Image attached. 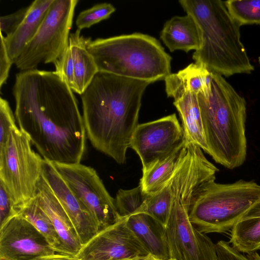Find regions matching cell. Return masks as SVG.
<instances>
[{"label":"cell","mask_w":260,"mask_h":260,"mask_svg":"<svg viewBox=\"0 0 260 260\" xmlns=\"http://www.w3.org/2000/svg\"><path fill=\"white\" fill-rule=\"evenodd\" d=\"M14 115L19 129L45 160L80 163L85 126L73 90L55 72L33 69L16 75Z\"/></svg>","instance_id":"1"},{"label":"cell","mask_w":260,"mask_h":260,"mask_svg":"<svg viewBox=\"0 0 260 260\" xmlns=\"http://www.w3.org/2000/svg\"><path fill=\"white\" fill-rule=\"evenodd\" d=\"M150 83L99 72L81 94L87 138L119 164L138 124L142 95Z\"/></svg>","instance_id":"2"},{"label":"cell","mask_w":260,"mask_h":260,"mask_svg":"<svg viewBox=\"0 0 260 260\" xmlns=\"http://www.w3.org/2000/svg\"><path fill=\"white\" fill-rule=\"evenodd\" d=\"M208 153L229 169L245 160L246 103L223 76L211 73L210 87L198 94Z\"/></svg>","instance_id":"3"},{"label":"cell","mask_w":260,"mask_h":260,"mask_svg":"<svg viewBox=\"0 0 260 260\" xmlns=\"http://www.w3.org/2000/svg\"><path fill=\"white\" fill-rule=\"evenodd\" d=\"M199 30L200 45L194 51V62L210 73L229 77L250 74L254 67L240 39L241 25L231 15L225 1L180 0Z\"/></svg>","instance_id":"4"},{"label":"cell","mask_w":260,"mask_h":260,"mask_svg":"<svg viewBox=\"0 0 260 260\" xmlns=\"http://www.w3.org/2000/svg\"><path fill=\"white\" fill-rule=\"evenodd\" d=\"M86 45L100 72L150 83L171 74V56L149 35L135 32L94 40L87 38Z\"/></svg>","instance_id":"5"},{"label":"cell","mask_w":260,"mask_h":260,"mask_svg":"<svg viewBox=\"0 0 260 260\" xmlns=\"http://www.w3.org/2000/svg\"><path fill=\"white\" fill-rule=\"evenodd\" d=\"M208 181L198 166L182 162L171 180L172 202L165 228L170 258L218 260L215 244L190 221L188 212L198 189Z\"/></svg>","instance_id":"6"},{"label":"cell","mask_w":260,"mask_h":260,"mask_svg":"<svg viewBox=\"0 0 260 260\" xmlns=\"http://www.w3.org/2000/svg\"><path fill=\"white\" fill-rule=\"evenodd\" d=\"M259 199L260 185L253 181L220 184L211 180L196 193L188 217L202 233H224Z\"/></svg>","instance_id":"7"},{"label":"cell","mask_w":260,"mask_h":260,"mask_svg":"<svg viewBox=\"0 0 260 260\" xmlns=\"http://www.w3.org/2000/svg\"><path fill=\"white\" fill-rule=\"evenodd\" d=\"M31 145L27 135L17 127L0 149V182L11 196L15 208L36 196L42 175L43 158Z\"/></svg>","instance_id":"8"},{"label":"cell","mask_w":260,"mask_h":260,"mask_svg":"<svg viewBox=\"0 0 260 260\" xmlns=\"http://www.w3.org/2000/svg\"><path fill=\"white\" fill-rule=\"evenodd\" d=\"M77 0H53L36 34L14 62L21 71L54 63L69 45Z\"/></svg>","instance_id":"9"},{"label":"cell","mask_w":260,"mask_h":260,"mask_svg":"<svg viewBox=\"0 0 260 260\" xmlns=\"http://www.w3.org/2000/svg\"><path fill=\"white\" fill-rule=\"evenodd\" d=\"M52 164L74 194L91 213L100 231L121 217L117 212L115 199L93 168L80 163Z\"/></svg>","instance_id":"10"},{"label":"cell","mask_w":260,"mask_h":260,"mask_svg":"<svg viewBox=\"0 0 260 260\" xmlns=\"http://www.w3.org/2000/svg\"><path fill=\"white\" fill-rule=\"evenodd\" d=\"M185 144L182 127L174 113L139 124L133 134L130 147L139 156L144 172Z\"/></svg>","instance_id":"11"},{"label":"cell","mask_w":260,"mask_h":260,"mask_svg":"<svg viewBox=\"0 0 260 260\" xmlns=\"http://www.w3.org/2000/svg\"><path fill=\"white\" fill-rule=\"evenodd\" d=\"M128 217L100 230L83 245L79 260H124L145 258L150 254L127 224Z\"/></svg>","instance_id":"12"},{"label":"cell","mask_w":260,"mask_h":260,"mask_svg":"<svg viewBox=\"0 0 260 260\" xmlns=\"http://www.w3.org/2000/svg\"><path fill=\"white\" fill-rule=\"evenodd\" d=\"M55 253L45 237L21 215L11 216L1 224L0 258L30 260Z\"/></svg>","instance_id":"13"},{"label":"cell","mask_w":260,"mask_h":260,"mask_svg":"<svg viewBox=\"0 0 260 260\" xmlns=\"http://www.w3.org/2000/svg\"><path fill=\"white\" fill-rule=\"evenodd\" d=\"M42 174L68 214L83 246L100 231L94 217L72 192L52 162L44 158Z\"/></svg>","instance_id":"14"},{"label":"cell","mask_w":260,"mask_h":260,"mask_svg":"<svg viewBox=\"0 0 260 260\" xmlns=\"http://www.w3.org/2000/svg\"><path fill=\"white\" fill-rule=\"evenodd\" d=\"M36 196L58 236L61 253L77 256L82 244L68 214L42 174L37 184Z\"/></svg>","instance_id":"15"},{"label":"cell","mask_w":260,"mask_h":260,"mask_svg":"<svg viewBox=\"0 0 260 260\" xmlns=\"http://www.w3.org/2000/svg\"><path fill=\"white\" fill-rule=\"evenodd\" d=\"M127 224L149 254L158 260L170 258L165 229L151 216L137 213L128 217Z\"/></svg>","instance_id":"16"},{"label":"cell","mask_w":260,"mask_h":260,"mask_svg":"<svg viewBox=\"0 0 260 260\" xmlns=\"http://www.w3.org/2000/svg\"><path fill=\"white\" fill-rule=\"evenodd\" d=\"M53 0H35L29 6L25 18L10 36L4 37L8 55L14 63L24 47L38 31Z\"/></svg>","instance_id":"17"},{"label":"cell","mask_w":260,"mask_h":260,"mask_svg":"<svg viewBox=\"0 0 260 260\" xmlns=\"http://www.w3.org/2000/svg\"><path fill=\"white\" fill-rule=\"evenodd\" d=\"M211 73L203 66L191 63L164 80L168 96L177 100L186 93L198 94L210 87Z\"/></svg>","instance_id":"18"},{"label":"cell","mask_w":260,"mask_h":260,"mask_svg":"<svg viewBox=\"0 0 260 260\" xmlns=\"http://www.w3.org/2000/svg\"><path fill=\"white\" fill-rule=\"evenodd\" d=\"M160 38L171 52L181 50L187 52L197 50L200 45L198 27L189 15L175 16L166 21Z\"/></svg>","instance_id":"19"},{"label":"cell","mask_w":260,"mask_h":260,"mask_svg":"<svg viewBox=\"0 0 260 260\" xmlns=\"http://www.w3.org/2000/svg\"><path fill=\"white\" fill-rule=\"evenodd\" d=\"M173 104L181 120L185 144L197 145L207 153L198 95L186 93L174 100Z\"/></svg>","instance_id":"20"},{"label":"cell","mask_w":260,"mask_h":260,"mask_svg":"<svg viewBox=\"0 0 260 260\" xmlns=\"http://www.w3.org/2000/svg\"><path fill=\"white\" fill-rule=\"evenodd\" d=\"M87 38L80 34L77 29L71 33L69 42L73 52L74 61V92L81 94L99 72L96 62L87 49Z\"/></svg>","instance_id":"21"},{"label":"cell","mask_w":260,"mask_h":260,"mask_svg":"<svg viewBox=\"0 0 260 260\" xmlns=\"http://www.w3.org/2000/svg\"><path fill=\"white\" fill-rule=\"evenodd\" d=\"M186 149V145L185 144L143 172L139 185L143 193L152 195L162 189L169 183Z\"/></svg>","instance_id":"22"},{"label":"cell","mask_w":260,"mask_h":260,"mask_svg":"<svg viewBox=\"0 0 260 260\" xmlns=\"http://www.w3.org/2000/svg\"><path fill=\"white\" fill-rule=\"evenodd\" d=\"M15 209L45 237L57 253H61L58 236L49 216L39 205L36 195Z\"/></svg>","instance_id":"23"},{"label":"cell","mask_w":260,"mask_h":260,"mask_svg":"<svg viewBox=\"0 0 260 260\" xmlns=\"http://www.w3.org/2000/svg\"><path fill=\"white\" fill-rule=\"evenodd\" d=\"M229 243L240 252L260 250V217L239 220L232 228Z\"/></svg>","instance_id":"24"},{"label":"cell","mask_w":260,"mask_h":260,"mask_svg":"<svg viewBox=\"0 0 260 260\" xmlns=\"http://www.w3.org/2000/svg\"><path fill=\"white\" fill-rule=\"evenodd\" d=\"M170 182L171 180L157 192L152 195H147L143 205L134 214H147L165 228L171 206L172 191Z\"/></svg>","instance_id":"25"},{"label":"cell","mask_w":260,"mask_h":260,"mask_svg":"<svg viewBox=\"0 0 260 260\" xmlns=\"http://www.w3.org/2000/svg\"><path fill=\"white\" fill-rule=\"evenodd\" d=\"M231 15L241 25H260V0L225 1Z\"/></svg>","instance_id":"26"},{"label":"cell","mask_w":260,"mask_h":260,"mask_svg":"<svg viewBox=\"0 0 260 260\" xmlns=\"http://www.w3.org/2000/svg\"><path fill=\"white\" fill-rule=\"evenodd\" d=\"M147 196L140 185L131 189H119L115 198L119 215L125 217L134 214L143 205Z\"/></svg>","instance_id":"27"},{"label":"cell","mask_w":260,"mask_h":260,"mask_svg":"<svg viewBox=\"0 0 260 260\" xmlns=\"http://www.w3.org/2000/svg\"><path fill=\"white\" fill-rule=\"evenodd\" d=\"M115 11L111 4L102 3L81 11L78 15L76 24L78 29L87 28L92 25L108 18Z\"/></svg>","instance_id":"28"},{"label":"cell","mask_w":260,"mask_h":260,"mask_svg":"<svg viewBox=\"0 0 260 260\" xmlns=\"http://www.w3.org/2000/svg\"><path fill=\"white\" fill-rule=\"evenodd\" d=\"M54 71L74 91L75 88L74 78V61L73 49L69 45L61 56L54 63Z\"/></svg>","instance_id":"29"},{"label":"cell","mask_w":260,"mask_h":260,"mask_svg":"<svg viewBox=\"0 0 260 260\" xmlns=\"http://www.w3.org/2000/svg\"><path fill=\"white\" fill-rule=\"evenodd\" d=\"M15 120L8 102L0 97V149L6 145L12 131L17 127Z\"/></svg>","instance_id":"30"},{"label":"cell","mask_w":260,"mask_h":260,"mask_svg":"<svg viewBox=\"0 0 260 260\" xmlns=\"http://www.w3.org/2000/svg\"><path fill=\"white\" fill-rule=\"evenodd\" d=\"M215 247L218 260H260V255L257 252L245 255L223 240L218 241Z\"/></svg>","instance_id":"31"},{"label":"cell","mask_w":260,"mask_h":260,"mask_svg":"<svg viewBox=\"0 0 260 260\" xmlns=\"http://www.w3.org/2000/svg\"><path fill=\"white\" fill-rule=\"evenodd\" d=\"M29 6L22 8L17 11L0 17V29L6 36L13 34L26 16Z\"/></svg>","instance_id":"32"},{"label":"cell","mask_w":260,"mask_h":260,"mask_svg":"<svg viewBox=\"0 0 260 260\" xmlns=\"http://www.w3.org/2000/svg\"><path fill=\"white\" fill-rule=\"evenodd\" d=\"M15 205L11 196L0 182V223L9 217L17 215Z\"/></svg>","instance_id":"33"},{"label":"cell","mask_w":260,"mask_h":260,"mask_svg":"<svg viewBox=\"0 0 260 260\" xmlns=\"http://www.w3.org/2000/svg\"><path fill=\"white\" fill-rule=\"evenodd\" d=\"M1 32L0 47V87L4 84L9 76V72L13 61L10 58L3 38V34Z\"/></svg>","instance_id":"34"},{"label":"cell","mask_w":260,"mask_h":260,"mask_svg":"<svg viewBox=\"0 0 260 260\" xmlns=\"http://www.w3.org/2000/svg\"><path fill=\"white\" fill-rule=\"evenodd\" d=\"M30 260H79L76 255H72L60 253L42 255Z\"/></svg>","instance_id":"35"},{"label":"cell","mask_w":260,"mask_h":260,"mask_svg":"<svg viewBox=\"0 0 260 260\" xmlns=\"http://www.w3.org/2000/svg\"><path fill=\"white\" fill-rule=\"evenodd\" d=\"M260 217V199L243 215L240 219Z\"/></svg>","instance_id":"36"},{"label":"cell","mask_w":260,"mask_h":260,"mask_svg":"<svg viewBox=\"0 0 260 260\" xmlns=\"http://www.w3.org/2000/svg\"><path fill=\"white\" fill-rule=\"evenodd\" d=\"M146 260H158V259H156L155 258L153 257L152 255H150L147 257V258L146 259Z\"/></svg>","instance_id":"37"},{"label":"cell","mask_w":260,"mask_h":260,"mask_svg":"<svg viewBox=\"0 0 260 260\" xmlns=\"http://www.w3.org/2000/svg\"><path fill=\"white\" fill-rule=\"evenodd\" d=\"M147 257L146 258H138V259H127V260H146V259L147 258Z\"/></svg>","instance_id":"38"},{"label":"cell","mask_w":260,"mask_h":260,"mask_svg":"<svg viewBox=\"0 0 260 260\" xmlns=\"http://www.w3.org/2000/svg\"><path fill=\"white\" fill-rule=\"evenodd\" d=\"M168 260H175V259H172V258H170V259H168Z\"/></svg>","instance_id":"39"},{"label":"cell","mask_w":260,"mask_h":260,"mask_svg":"<svg viewBox=\"0 0 260 260\" xmlns=\"http://www.w3.org/2000/svg\"><path fill=\"white\" fill-rule=\"evenodd\" d=\"M0 260H8V259H3V258H0Z\"/></svg>","instance_id":"40"},{"label":"cell","mask_w":260,"mask_h":260,"mask_svg":"<svg viewBox=\"0 0 260 260\" xmlns=\"http://www.w3.org/2000/svg\"><path fill=\"white\" fill-rule=\"evenodd\" d=\"M124 260H127V259H124Z\"/></svg>","instance_id":"41"}]
</instances>
